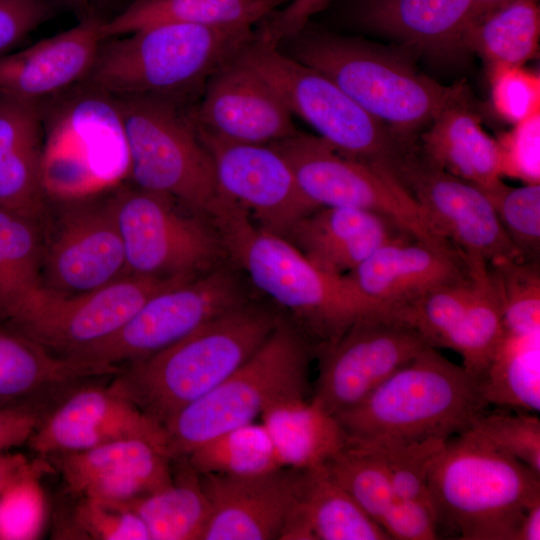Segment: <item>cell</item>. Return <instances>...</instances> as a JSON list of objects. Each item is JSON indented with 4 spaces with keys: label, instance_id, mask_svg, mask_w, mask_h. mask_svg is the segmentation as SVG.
Segmentation results:
<instances>
[{
    "label": "cell",
    "instance_id": "6da1fadb",
    "mask_svg": "<svg viewBox=\"0 0 540 540\" xmlns=\"http://www.w3.org/2000/svg\"><path fill=\"white\" fill-rule=\"evenodd\" d=\"M211 216L230 260L256 292L291 317L316 352L359 319L384 310L366 299L347 276L319 270L284 237L259 227L229 199L221 196Z\"/></svg>",
    "mask_w": 540,
    "mask_h": 540
},
{
    "label": "cell",
    "instance_id": "7a4b0ae2",
    "mask_svg": "<svg viewBox=\"0 0 540 540\" xmlns=\"http://www.w3.org/2000/svg\"><path fill=\"white\" fill-rule=\"evenodd\" d=\"M281 317L272 306L253 299L164 349L121 366L111 384L165 428L180 410L244 363Z\"/></svg>",
    "mask_w": 540,
    "mask_h": 540
},
{
    "label": "cell",
    "instance_id": "3957f363",
    "mask_svg": "<svg viewBox=\"0 0 540 540\" xmlns=\"http://www.w3.org/2000/svg\"><path fill=\"white\" fill-rule=\"evenodd\" d=\"M277 44L333 80L407 143H415L416 132L447 107L468 100L464 83L442 85L394 53L358 38L312 28L309 23Z\"/></svg>",
    "mask_w": 540,
    "mask_h": 540
},
{
    "label": "cell",
    "instance_id": "277c9868",
    "mask_svg": "<svg viewBox=\"0 0 540 540\" xmlns=\"http://www.w3.org/2000/svg\"><path fill=\"white\" fill-rule=\"evenodd\" d=\"M427 486L438 533L461 540H516L540 501V475L471 430L433 455Z\"/></svg>",
    "mask_w": 540,
    "mask_h": 540
},
{
    "label": "cell",
    "instance_id": "5b68a950",
    "mask_svg": "<svg viewBox=\"0 0 540 540\" xmlns=\"http://www.w3.org/2000/svg\"><path fill=\"white\" fill-rule=\"evenodd\" d=\"M475 379L427 346L358 403L334 414L348 443L446 441L485 409Z\"/></svg>",
    "mask_w": 540,
    "mask_h": 540
},
{
    "label": "cell",
    "instance_id": "8992f818",
    "mask_svg": "<svg viewBox=\"0 0 540 540\" xmlns=\"http://www.w3.org/2000/svg\"><path fill=\"white\" fill-rule=\"evenodd\" d=\"M256 26L159 24L109 37L83 81L114 97L187 102L255 35Z\"/></svg>",
    "mask_w": 540,
    "mask_h": 540
},
{
    "label": "cell",
    "instance_id": "52a82bcc",
    "mask_svg": "<svg viewBox=\"0 0 540 540\" xmlns=\"http://www.w3.org/2000/svg\"><path fill=\"white\" fill-rule=\"evenodd\" d=\"M314 345L285 316L264 343L214 389L185 406L166 425L173 459L251 422L274 403L305 396Z\"/></svg>",
    "mask_w": 540,
    "mask_h": 540
},
{
    "label": "cell",
    "instance_id": "ba28073f",
    "mask_svg": "<svg viewBox=\"0 0 540 540\" xmlns=\"http://www.w3.org/2000/svg\"><path fill=\"white\" fill-rule=\"evenodd\" d=\"M46 196H94L129 176V150L114 96L82 82L40 102Z\"/></svg>",
    "mask_w": 540,
    "mask_h": 540
},
{
    "label": "cell",
    "instance_id": "9c48e42d",
    "mask_svg": "<svg viewBox=\"0 0 540 540\" xmlns=\"http://www.w3.org/2000/svg\"><path fill=\"white\" fill-rule=\"evenodd\" d=\"M135 186L211 216L220 192L212 157L186 102L159 96L115 97Z\"/></svg>",
    "mask_w": 540,
    "mask_h": 540
},
{
    "label": "cell",
    "instance_id": "30bf717a",
    "mask_svg": "<svg viewBox=\"0 0 540 540\" xmlns=\"http://www.w3.org/2000/svg\"><path fill=\"white\" fill-rule=\"evenodd\" d=\"M240 56L277 92L288 110L341 154L388 165L409 145L348 96L333 80L286 54L257 29Z\"/></svg>",
    "mask_w": 540,
    "mask_h": 540
},
{
    "label": "cell",
    "instance_id": "8fae6325",
    "mask_svg": "<svg viewBox=\"0 0 540 540\" xmlns=\"http://www.w3.org/2000/svg\"><path fill=\"white\" fill-rule=\"evenodd\" d=\"M112 200L126 275L187 281L230 260L210 215L137 186Z\"/></svg>",
    "mask_w": 540,
    "mask_h": 540
},
{
    "label": "cell",
    "instance_id": "7c38bea8",
    "mask_svg": "<svg viewBox=\"0 0 540 540\" xmlns=\"http://www.w3.org/2000/svg\"><path fill=\"white\" fill-rule=\"evenodd\" d=\"M255 289L231 260L150 297L112 336L74 359L106 367L149 356L211 319L256 299Z\"/></svg>",
    "mask_w": 540,
    "mask_h": 540
},
{
    "label": "cell",
    "instance_id": "4fadbf2b",
    "mask_svg": "<svg viewBox=\"0 0 540 540\" xmlns=\"http://www.w3.org/2000/svg\"><path fill=\"white\" fill-rule=\"evenodd\" d=\"M184 282L126 275L76 294L41 285L6 322L50 352L74 358L116 333L150 297Z\"/></svg>",
    "mask_w": 540,
    "mask_h": 540
},
{
    "label": "cell",
    "instance_id": "5bb4252c",
    "mask_svg": "<svg viewBox=\"0 0 540 540\" xmlns=\"http://www.w3.org/2000/svg\"><path fill=\"white\" fill-rule=\"evenodd\" d=\"M383 167L411 198L428 228L466 257L487 264L524 261L485 193L437 166L419 146H409Z\"/></svg>",
    "mask_w": 540,
    "mask_h": 540
},
{
    "label": "cell",
    "instance_id": "9a60e30c",
    "mask_svg": "<svg viewBox=\"0 0 540 540\" xmlns=\"http://www.w3.org/2000/svg\"><path fill=\"white\" fill-rule=\"evenodd\" d=\"M271 145L289 162L303 193L317 207L373 211L417 239L449 244L428 228L411 198L383 166L345 156L319 136L299 130Z\"/></svg>",
    "mask_w": 540,
    "mask_h": 540
},
{
    "label": "cell",
    "instance_id": "2e32d148",
    "mask_svg": "<svg viewBox=\"0 0 540 540\" xmlns=\"http://www.w3.org/2000/svg\"><path fill=\"white\" fill-rule=\"evenodd\" d=\"M427 346L389 310L374 311L317 351L320 365L311 401L334 415L361 401Z\"/></svg>",
    "mask_w": 540,
    "mask_h": 540
},
{
    "label": "cell",
    "instance_id": "e0dca14e",
    "mask_svg": "<svg viewBox=\"0 0 540 540\" xmlns=\"http://www.w3.org/2000/svg\"><path fill=\"white\" fill-rule=\"evenodd\" d=\"M66 200L67 207L42 249V285L76 294L126 276V258L112 195Z\"/></svg>",
    "mask_w": 540,
    "mask_h": 540
},
{
    "label": "cell",
    "instance_id": "ac0fdd59",
    "mask_svg": "<svg viewBox=\"0 0 540 540\" xmlns=\"http://www.w3.org/2000/svg\"><path fill=\"white\" fill-rule=\"evenodd\" d=\"M198 132L212 157L220 194L262 229L284 236L298 220L319 208L306 197L289 162L271 144L235 143Z\"/></svg>",
    "mask_w": 540,
    "mask_h": 540
},
{
    "label": "cell",
    "instance_id": "d6986e66",
    "mask_svg": "<svg viewBox=\"0 0 540 540\" xmlns=\"http://www.w3.org/2000/svg\"><path fill=\"white\" fill-rule=\"evenodd\" d=\"M191 115L200 132L235 143L272 144L298 131L280 96L240 51L209 77Z\"/></svg>",
    "mask_w": 540,
    "mask_h": 540
},
{
    "label": "cell",
    "instance_id": "ffe728a7",
    "mask_svg": "<svg viewBox=\"0 0 540 540\" xmlns=\"http://www.w3.org/2000/svg\"><path fill=\"white\" fill-rule=\"evenodd\" d=\"M123 439L148 441L172 458L165 428L110 383L76 388L42 419L28 444L40 456H51Z\"/></svg>",
    "mask_w": 540,
    "mask_h": 540
},
{
    "label": "cell",
    "instance_id": "44dd1931",
    "mask_svg": "<svg viewBox=\"0 0 540 540\" xmlns=\"http://www.w3.org/2000/svg\"><path fill=\"white\" fill-rule=\"evenodd\" d=\"M51 456L68 492L78 499L124 504L173 482V459L142 439L117 440Z\"/></svg>",
    "mask_w": 540,
    "mask_h": 540
},
{
    "label": "cell",
    "instance_id": "7402d4cb",
    "mask_svg": "<svg viewBox=\"0 0 540 540\" xmlns=\"http://www.w3.org/2000/svg\"><path fill=\"white\" fill-rule=\"evenodd\" d=\"M299 471L284 467L251 475L200 474L211 505L202 540H279Z\"/></svg>",
    "mask_w": 540,
    "mask_h": 540
},
{
    "label": "cell",
    "instance_id": "603a6c76",
    "mask_svg": "<svg viewBox=\"0 0 540 540\" xmlns=\"http://www.w3.org/2000/svg\"><path fill=\"white\" fill-rule=\"evenodd\" d=\"M471 276L470 260L455 246L412 236L383 245L347 275L366 299L384 310Z\"/></svg>",
    "mask_w": 540,
    "mask_h": 540
},
{
    "label": "cell",
    "instance_id": "cb8c5ba5",
    "mask_svg": "<svg viewBox=\"0 0 540 540\" xmlns=\"http://www.w3.org/2000/svg\"><path fill=\"white\" fill-rule=\"evenodd\" d=\"M103 20L73 27L0 57V95L31 102L54 97L88 76L105 39Z\"/></svg>",
    "mask_w": 540,
    "mask_h": 540
},
{
    "label": "cell",
    "instance_id": "d4e9b609",
    "mask_svg": "<svg viewBox=\"0 0 540 540\" xmlns=\"http://www.w3.org/2000/svg\"><path fill=\"white\" fill-rule=\"evenodd\" d=\"M408 236L414 237L380 213L326 206L302 217L282 237L319 270L344 277L383 245Z\"/></svg>",
    "mask_w": 540,
    "mask_h": 540
},
{
    "label": "cell",
    "instance_id": "484cf974",
    "mask_svg": "<svg viewBox=\"0 0 540 540\" xmlns=\"http://www.w3.org/2000/svg\"><path fill=\"white\" fill-rule=\"evenodd\" d=\"M352 14L365 29L431 55L448 56L464 51L473 5L472 0H356Z\"/></svg>",
    "mask_w": 540,
    "mask_h": 540
},
{
    "label": "cell",
    "instance_id": "4316f807",
    "mask_svg": "<svg viewBox=\"0 0 540 540\" xmlns=\"http://www.w3.org/2000/svg\"><path fill=\"white\" fill-rule=\"evenodd\" d=\"M40 102L0 95V207L36 221L44 208Z\"/></svg>",
    "mask_w": 540,
    "mask_h": 540
},
{
    "label": "cell",
    "instance_id": "83f0119b",
    "mask_svg": "<svg viewBox=\"0 0 540 540\" xmlns=\"http://www.w3.org/2000/svg\"><path fill=\"white\" fill-rule=\"evenodd\" d=\"M117 372L116 368L60 357L0 318V408L43 405L47 396L85 378Z\"/></svg>",
    "mask_w": 540,
    "mask_h": 540
},
{
    "label": "cell",
    "instance_id": "f1b7e54d",
    "mask_svg": "<svg viewBox=\"0 0 540 540\" xmlns=\"http://www.w3.org/2000/svg\"><path fill=\"white\" fill-rule=\"evenodd\" d=\"M279 540H390L327 465L300 470Z\"/></svg>",
    "mask_w": 540,
    "mask_h": 540
},
{
    "label": "cell",
    "instance_id": "f546056e",
    "mask_svg": "<svg viewBox=\"0 0 540 540\" xmlns=\"http://www.w3.org/2000/svg\"><path fill=\"white\" fill-rule=\"evenodd\" d=\"M468 100L443 110L422 135L419 148L437 166L489 196L504 184L498 145L482 128Z\"/></svg>",
    "mask_w": 540,
    "mask_h": 540
},
{
    "label": "cell",
    "instance_id": "4dcf8cb0",
    "mask_svg": "<svg viewBox=\"0 0 540 540\" xmlns=\"http://www.w3.org/2000/svg\"><path fill=\"white\" fill-rule=\"evenodd\" d=\"M260 416L285 468L307 470L327 465L348 444L336 417L305 396L278 401Z\"/></svg>",
    "mask_w": 540,
    "mask_h": 540
},
{
    "label": "cell",
    "instance_id": "1f68e13d",
    "mask_svg": "<svg viewBox=\"0 0 540 540\" xmlns=\"http://www.w3.org/2000/svg\"><path fill=\"white\" fill-rule=\"evenodd\" d=\"M289 0H132L102 24L104 38L159 24L256 26Z\"/></svg>",
    "mask_w": 540,
    "mask_h": 540
},
{
    "label": "cell",
    "instance_id": "d6a6232c",
    "mask_svg": "<svg viewBox=\"0 0 540 540\" xmlns=\"http://www.w3.org/2000/svg\"><path fill=\"white\" fill-rule=\"evenodd\" d=\"M185 458V457H184ZM173 482L153 493L124 504L145 524L151 540H202L211 505L200 474L187 462Z\"/></svg>",
    "mask_w": 540,
    "mask_h": 540
},
{
    "label": "cell",
    "instance_id": "836d02e7",
    "mask_svg": "<svg viewBox=\"0 0 540 540\" xmlns=\"http://www.w3.org/2000/svg\"><path fill=\"white\" fill-rule=\"evenodd\" d=\"M538 0H518L474 19L463 36L464 50L478 53L489 67L519 66L538 54Z\"/></svg>",
    "mask_w": 540,
    "mask_h": 540
},
{
    "label": "cell",
    "instance_id": "e575fe53",
    "mask_svg": "<svg viewBox=\"0 0 540 540\" xmlns=\"http://www.w3.org/2000/svg\"><path fill=\"white\" fill-rule=\"evenodd\" d=\"M477 386L488 406L538 413L540 332L505 333Z\"/></svg>",
    "mask_w": 540,
    "mask_h": 540
},
{
    "label": "cell",
    "instance_id": "d590c367",
    "mask_svg": "<svg viewBox=\"0 0 540 540\" xmlns=\"http://www.w3.org/2000/svg\"><path fill=\"white\" fill-rule=\"evenodd\" d=\"M469 259L474 273V290L448 349L461 356L462 367L478 383L505 331L502 304L487 263Z\"/></svg>",
    "mask_w": 540,
    "mask_h": 540
},
{
    "label": "cell",
    "instance_id": "8d00e7d4",
    "mask_svg": "<svg viewBox=\"0 0 540 540\" xmlns=\"http://www.w3.org/2000/svg\"><path fill=\"white\" fill-rule=\"evenodd\" d=\"M42 244L35 221L0 207V318L9 320L42 285Z\"/></svg>",
    "mask_w": 540,
    "mask_h": 540
},
{
    "label": "cell",
    "instance_id": "74e56055",
    "mask_svg": "<svg viewBox=\"0 0 540 540\" xmlns=\"http://www.w3.org/2000/svg\"><path fill=\"white\" fill-rule=\"evenodd\" d=\"M185 458L199 474L251 475L284 468L265 427L254 422L213 437Z\"/></svg>",
    "mask_w": 540,
    "mask_h": 540
},
{
    "label": "cell",
    "instance_id": "f35d334b",
    "mask_svg": "<svg viewBox=\"0 0 540 540\" xmlns=\"http://www.w3.org/2000/svg\"><path fill=\"white\" fill-rule=\"evenodd\" d=\"M487 268L502 304L505 333L540 332L539 261L500 260Z\"/></svg>",
    "mask_w": 540,
    "mask_h": 540
},
{
    "label": "cell",
    "instance_id": "ab89813d",
    "mask_svg": "<svg viewBox=\"0 0 540 540\" xmlns=\"http://www.w3.org/2000/svg\"><path fill=\"white\" fill-rule=\"evenodd\" d=\"M327 466L339 484L381 527L399 497L380 462L369 452L347 445Z\"/></svg>",
    "mask_w": 540,
    "mask_h": 540
},
{
    "label": "cell",
    "instance_id": "60d3db41",
    "mask_svg": "<svg viewBox=\"0 0 540 540\" xmlns=\"http://www.w3.org/2000/svg\"><path fill=\"white\" fill-rule=\"evenodd\" d=\"M47 463L28 461L13 473L0 492V540H30L39 536L45 519L40 475Z\"/></svg>",
    "mask_w": 540,
    "mask_h": 540
},
{
    "label": "cell",
    "instance_id": "b9f144b4",
    "mask_svg": "<svg viewBox=\"0 0 540 540\" xmlns=\"http://www.w3.org/2000/svg\"><path fill=\"white\" fill-rule=\"evenodd\" d=\"M444 442L406 443L379 440L347 445L369 452L380 462L397 497L421 502L433 512L428 493L427 472L433 455Z\"/></svg>",
    "mask_w": 540,
    "mask_h": 540
},
{
    "label": "cell",
    "instance_id": "7bdbcfd3",
    "mask_svg": "<svg viewBox=\"0 0 540 540\" xmlns=\"http://www.w3.org/2000/svg\"><path fill=\"white\" fill-rule=\"evenodd\" d=\"M469 430L540 475V419L536 413L485 409Z\"/></svg>",
    "mask_w": 540,
    "mask_h": 540
},
{
    "label": "cell",
    "instance_id": "ee69618b",
    "mask_svg": "<svg viewBox=\"0 0 540 540\" xmlns=\"http://www.w3.org/2000/svg\"><path fill=\"white\" fill-rule=\"evenodd\" d=\"M512 244L524 261H539L540 184L510 187L505 183L487 196Z\"/></svg>",
    "mask_w": 540,
    "mask_h": 540
},
{
    "label": "cell",
    "instance_id": "f6af8a7d",
    "mask_svg": "<svg viewBox=\"0 0 540 540\" xmlns=\"http://www.w3.org/2000/svg\"><path fill=\"white\" fill-rule=\"evenodd\" d=\"M71 529L82 539L151 540L143 521L130 509L86 498L75 507Z\"/></svg>",
    "mask_w": 540,
    "mask_h": 540
},
{
    "label": "cell",
    "instance_id": "bcb514c9",
    "mask_svg": "<svg viewBox=\"0 0 540 540\" xmlns=\"http://www.w3.org/2000/svg\"><path fill=\"white\" fill-rule=\"evenodd\" d=\"M492 101L496 112L516 124L540 112V78L519 66L490 68Z\"/></svg>",
    "mask_w": 540,
    "mask_h": 540
},
{
    "label": "cell",
    "instance_id": "7dc6e473",
    "mask_svg": "<svg viewBox=\"0 0 540 540\" xmlns=\"http://www.w3.org/2000/svg\"><path fill=\"white\" fill-rule=\"evenodd\" d=\"M497 142L501 175L539 183L540 112L514 124Z\"/></svg>",
    "mask_w": 540,
    "mask_h": 540
},
{
    "label": "cell",
    "instance_id": "c3c4849f",
    "mask_svg": "<svg viewBox=\"0 0 540 540\" xmlns=\"http://www.w3.org/2000/svg\"><path fill=\"white\" fill-rule=\"evenodd\" d=\"M49 0H0V57L53 16Z\"/></svg>",
    "mask_w": 540,
    "mask_h": 540
},
{
    "label": "cell",
    "instance_id": "681fc988",
    "mask_svg": "<svg viewBox=\"0 0 540 540\" xmlns=\"http://www.w3.org/2000/svg\"><path fill=\"white\" fill-rule=\"evenodd\" d=\"M381 527L390 539L434 540L440 538L431 509L414 500L398 498Z\"/></svg>",
    "mask_w": 540,
    "mask_h": 540
},
{
    "label": "cell",
    "instance_id": "f907efd6",
    "mask_svg": "<svg viewBox=\"0 0 540 540\" xmlns=\"http://www.w3.org/2000/svg\"><path fill=\"white\" fill-rule=\"evenodd\" d=\"M332 0H289L273 12L261 29L276 42L287 38L306 26L311 18L324 10Z\"/></svg>",
    "mask_w": 540,
    "mask_h": 540
},
{
    "label": "cell",
    "instance_id": "816d5d0a",
    "mask_svg": "<svg viewBox=\"0 0 540 540\" xmlns=\"http://www.w3.org/2000/svg\"><path fill=\"white\" fill-rule=\"evenodd\" d=\"M42 404L0 408V453L28 442L43 417Z\"/></svg>",
    "mask_w": 540,
    "mask_h": 540
},
{
    "label": "cell",
    "instance_id": "f5cc1de1",
    "mask_svg": "<svg viewBox=\"0 0 540 540\" xmlns=\"http://www.w3.org/2000/svg\"><path fill=\"white\" fill-rule=\"evenodd\" d=\"M540 539V501L531 505L519 524L516 540Z\"/></svg>",
    "mask_w": 540,
    "mask_h": 540
},
{
    "label": "cell",
    "instance_id": "db71d44e",
    "mask_svg": "<svg viewBox=\"0 0 540 540\" xmlns=\"http://www.w3.org/2000/svg\"><path fill=\"white\" fill-rule=\"evenodd\" d=\"M26 462V458L21 454L0 453V482L8 479Z\"/></svg>",
    "mask_w": 540,
    "mask_h": 540
},
{
    "label": "cell",
    "instance_id": "11a10c76",
    "mask_svg": "<svg viewBox=\"0 0 540 540\" xmlns=\"http://www.w3.org/2000/svg\"><path fill=\"white\" fill-rule=\"evenodd\" d=\"M518 0H472L473 20L477 17Z\"/></svg>",
    "mask_w": 540,
    "mask_h": 540
},
{
    "label": "cell",
    "instance_id": "9f6ffc18",
    "mask_svg": "<svg viewBox=\"0 0 540 540\" xmlns=\"http://www.w3.org/2000/svg\"><path fill=\"white\" fill-rule=\"evenodd\" d=\"M69 4H73V5H79V6H84V5H88V4H91V3H94L98 0H63Z\"/></svg>",
    "mask_w": 540,
    "mask_h": 540
},
{
    "label": "cell",
    "instance_id": "6f0895ef",
    "mask_svg": "<svg viewBox=\"0 0 540 540\" xmlns=\"http://www.w3.org/2000/svg\"><path fill=\"white\" fill-rule=\"evenodd\" d=\"M6 480H7V479H6ZM6 480L0 482V492H1V490H2L3 485L5 484Z\"/></svg>",
    "mask_w": 540,
    "mask_h": 540
}]
</instances>
